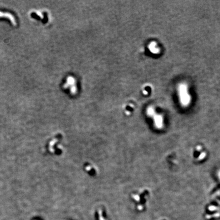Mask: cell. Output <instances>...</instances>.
<instances>
[{
	"instance_id": "1",
	"label": "cell",
	"mask_w": 220,
	"mask_h": 220,
	"mask_svg": "<svg viewBox=\"0 0 220 220\" xmlns=\"http://www.w3.org/2000/svg\"><path fill=\"white\" fill-rule=\"evenodd\" d=\"M177 91L181 104L184 106L188 105L191 102V97L189 92L188 85L185 83H180L178 86Z\"/></svg>"
},
{
	"instance_id": "2",
	"label": "cell",
	"mask_w": 220,
	"mask_h": 220,
	"mask_svg": "<svg viewBox=\"0 0 220 220\" xmlns=\"http://www.w3.org/2000/svg\"><path fill=\"white\" fill-rule=\"evenodd\" d=\"M0 17H5V18H8L11 21V23L14 26H16V25H17V23H16V21L15 17L10 13L4 12L0 11Z\"/></svg>"
},
{
	"instance_id": "3",
	"label": "cell",
	"mask_w": 220,
	"mask_h": 220,
	"mask_svg": "<svg viewBox=\"0 0 220 220\" xmlns=\"http://www.w3.org/2000/svg\"><path fill=\"white\" fill-rule=\"evenodd\" d=\"M148 49L149 51L154 54H158L160 52V49L158 47L156 42L152 41L148 46Z\"/></svg>"
},
{
	"instance_id": "4",
	"label": "cell",
	"mask_w": 220,
	"mask_h": 220,
	"mask_svg": "<svg viewBox=\"0 0 220 220\" xmlns=\"http://www.w3.org/2000/svg\"><path fill=\"white\" fill-rule=\"evenodd\" d=\"M155 118L156 123H157V124H158V126H160L161 124H162V117L161 116L157 115V116H156Z\"/></svg>"
},
{
	"instance_id": "5",
	"label": "cell",
	"mask_w": 220,
	"mask_h": 220,
	"mask_svg": "<svg viewBox=\"0 0 220 220\" xmlns=\"http://www.w3.org/2000/svg\"><path fill=\"white\" fill-rule=\"evenodd\" d=\"M147 112H148V115H152L153 114V113H154V109H153V108L152 107H149L148 109Z\"/></svg>"
}]
</instances>
